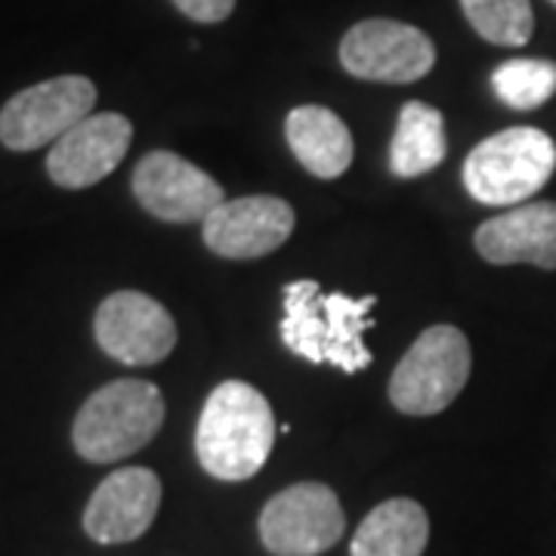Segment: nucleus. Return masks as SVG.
Masks as SVG:
<instances>
[{"label":"nucleus","instance_id":"nucleus-1","mask_svg":"<svg viewBox=\"0 0 556 556\" xmlns=\"http://www.w3.org/2000/svg\"><path fill=\"white\" fill-rule=\"evenodd\" d=\"M285 318H281V343L306 358L309 365H334L343 375L365 371L375 356L368 353L362 334L375 325L371 309L378 306L375 294L350 298L343 291L325 294L318 281L300 278L281 288Z\"/></svg>","mask_w":556,"mask_h":556},{"label":"nucleus","instance_id":"nucleus-2","mask_svg":"<svg viewBox=\"0 0 556 556\" xmlns=\"http://www.w3.org/2000/svg\"><path fill=\"white\" fill-rule=\"evenodd\" d=\"M276 445V415L257 387L226 380L207 396L195 427V455L214 479L257 477Z\"/></svg>","mask_w":556,"mask_h":556},{"label":"nucleus","instance_id":"nucleus-3","mask_svg":"<svg viewBox=\"0 0 556 556\" xmlns=\"http://www.w3.org/2000/svg\"><path fill=\"white\" fill-rule=\"evenodd\" d=\"M164 396L149 380H112L80 405L72 442L90 464H115L159 437Z\"/></svg>","mask_w":556,"mask_h":556},{"label":"nucleus","instance_id":"nucleus-4","mask_svg":"<svg viewBox=\"0 0 556 556\" xmlns=\"http://www.w3.org/2000/svg\"><path fill=\"white\" fill-rule=\"evenodd\" d=\"M556 146L538 127H510L482 139L464 161V186L479 204L510 207L554 177Z\"/></svg>","mask_w":556,"mask_h":556},{"label":"nucleus","instance_id":"nucleus-5","mask_svg":"<svg viewBox=\"0 0 556 556\" xmlns=\"http://www.w3.org/2000/svg\"><path fill=\"white\" fill-rule=\"evenodd\" d=\"M470 378V343L455 325H433L412 343L390 378V402L402 415L445 412Z\"/></svg>","mask_w":556,"mask_h":556},{"label":"nucleus","instance_id":"nucleus-6","mask_svg":"<svg viewBox=\"0 0 556 556\" xmlns=\"http://www.w3.org/2000/svg\"><path fill=\"white\" fill-rule=\"evenodd\" d=\"M97 84L84 75H60L20 90L0 109V142L13 152L53 146L75 124L93 115Z\"/></svg>","mask_w":556,"mask_h":556},{"label":"nucleus","instance_id":"nucleus-7","mask_svg":"<svg viewBox=\"0 0 556 556\" xmlns=\"http://www.w3.org/2000/svg\"><path fill=\"white\" fill-rule=\"evenodd\" d=\"M346 517L338 495L321 482H300L276 497L260 514V541L276 556H318L343 538Z\"/></svg>","mask_w":556,"mask_h":556},{"label":"nucleus","instance_id":"nucleus-8","mask_svg":"<svg viewBox=\"0 0 556 556\" xmlns=\"http://www.w3.org/2000/svg\"><path fill=\"white\" fill-rule=\"evenodd\" d=\"M343 68L362 80L412 84L433 72L437 47L415 25L396 20H365L340 40Z\"/></svg>","mask_w":556,"mask_h":556},{"label":"nucleus","instance_id":"nucleus-9","mask_svg":"<svg viewBox=\"0 0 556 556\" xmlns=\"http://www.w3.org/2000/svg\"><path fill=\"white\" fill-rule=\"evenodd\" d=\"M93 331L102 353L124 365H155L177 346V321L142 291H115L102 300Z\"/></svg>","mask_w":556,"mask_h":556},{"label":"nucleus","instance_id":"nucleus-10","mask_svg":"<svg viewBox=\"0 0 556 556\" xmlns=\"http://www.w3.org/2000/svg\"><path fill=\"white\" fill-rule=\"evenodd\" d=\"M134 195L164 223H204L226 201L217 179L177 152H149L134 170Z\"/></svg>","mask_w":556,"mask_h":556},{"label":"nucleus","instance_id":"nucleus-11","mask_svg":"<svg viewBox=\"0 0 556 556\" xmlns=\"http://www.w3.org/2000/svg\"><path fill=\"white\" fill-rule=\"evenodd\" d=\"M294 219V207L276 195L223 201L204 219V244L226 260L266 257L291 239Z\"/></svg>","mask_w":556,"mask_h":556},{"label":"nucleus","instance_id":"nucleus-12","mask_svg":"<svg viewBox=\"0 0 556 556\" xmlns=\"http://www.w3.org/2000/svg\"><path fill=\"white\" fill-rule=\"evenodd\" d=\"M159 507L161 479L149 467H121L87 501L84 532L100 544H127L152 529Z\"/></svg>","mask_w":556,"mask_h":556},{"label":"nucleus","instance_id":"nucleus-13","mask_svg":"<svg viewBox=\"0 0 556 556\" xmlns=\"http://www.w3.org/2000/svg\"><path fill=\"white\" fill-rule=\"evenodd\" d=\"M134 139V124L118 112L87 115L53 142L47 174L62 189H87L118 167Z\"/></svg>","mask_w":556,"mask_h":556},{"label":"nucleus","instance_id":"nucleus-14","mask_svg":"<svg viewBox=\"0 0 556 556\" xmlns=\"http://www.w3.org/2000/svg\"><path fill=\"white\" fill-rule=\"evenodd\" d=\"M479 257L495 266L532 263L538 269H556V201H532L477 229Z\"/></svg>","mask_w":556,"mask_h":556},{"label":"nucleus","instance_id":"nucleus-15","mask_svg":"<svg viewBox=\"0 0 556 556\" xmlns=\"http://www.w3.org/2000/svg\"><path fill=\"white\" fill-rule=\"evenodd\" d=\"M285 137L298 161L318 179H338L353 164V134L325 105H300L285 121Z\"/></svg>","mask_w":556,"mask_h":556},{"label":"nucleus","instance_id":"nucleus-16","mask_svg":"<svg viewBox=\"0 0 556 556\" xmlns=\"http://www.w3.org/2000/svg\"><path fill=\"white\" fill-rule=\"evenodd\" d=\"M427 538V510L412 497H390L362 519L350 556H424Z\"/></svg>","mask_w":556,"mask_h":556},{"label":"nucleus","instance_id":"nucleus-17","mask_svg":"<svg viewBox=\"0 0 556 556\" xmlns=\"http://www.w3.org/2000/svg\"><path fill=\"white\" fill-rule=\"evenodd\" d=\"M448 139L442 112L427 102H405L399 112L396 137L390 146V170L399 179H415L437 170L445 161Z\"/></svg>","mask_w":556,"mask_h":556},{"label":"nucleus","instance_id":"nucleus-18","mask_svg":"<svg viewBox=\"0 0 556 556\" xmlns=\"http://www.w3.org/2000/svg\"><path fill=\"white\" fill-rule=\"evenodd\" d=\"M460 7L479 38L497 47H522L535 31L529 0H460Z\"/></svg>","mask_w":556,"mask_h":556},{"label":"nucleus","instance_id":"nucleus-19","mask_svg":"<svg viewBox=\"0 0 556 556\" xmlns=\"http://www.w3.org/2000/svg\"><path fill=\"white\" fill-rule=\"evenodd\" d=\"M497 100L517 112H532L556 93V62L510 60L497 65L492 75Z\"/></svg>","mask_w":556,"mask_h":556},{"label":"nucleus","instance_id":"nucleus-20","mask_svg":"<svg viewBox=\"0 0 556 556\" xmlns=\"http://www.w3.org/2000/svg\"><path fill=\"white\" fill-rule=\"evenodd\" d=\"M182 16H189L192 22L201 25H217V22L229 20L236 10V0H174Z\"/></svg>","mask_w":556,"mask_h":556},{"label":"nucleus","instance_id":"nucleus-21","mask_svg":"<svg viewBox=\"0 0 556 556\" xmlns=\"http://www.w3.org/2000/svg\"><path fill=\"white\" fill-rule=\"evenodd\" d=\"M551 3H554V7H556V0H551Z\"/></svg>","mask_w":556,"mask_h":556}]
</instances>
